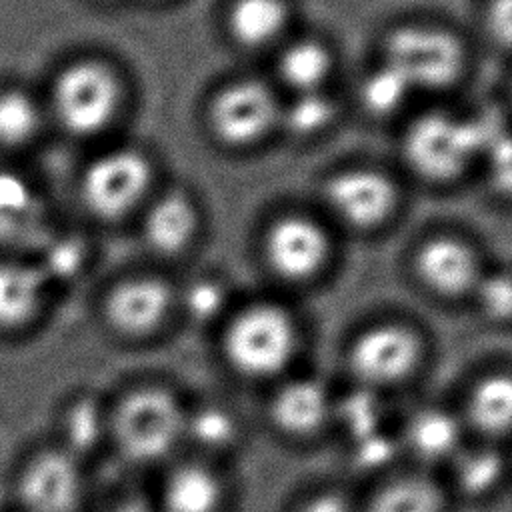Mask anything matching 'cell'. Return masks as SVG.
Wrapping results in <instances>:
<instances>
[{
  "label": "cell",
  "mask_w": 512,
  "mask_h": 512,
  "mask_svg": "<svg viewBox=\"0 0 512 512\" xmlns=\"http://www.w3.org/2000/svg\"><path fill=\"white\" fill-rule=\"evenodd\" d=\"M392 454H394V446H392L390 438L382 430H376L372 434L356 438L358 462L368 466V468L384 464Z\"/></svg>",
  "instance_id": "e575fe53"
},
{
  "label": "cell",
  "mask_w": 512,
  "mask_h": 512,
  "mask_svg": "<svg viewBox=\"0 0 512 512\" xmlns=\"http://www.w3.org/2000/svg\"><path fill=\"white\" fill-rule=\"evenodd\" d=\"M44 122L38 100L22 88H0V148L18 150L32 144Z\"/></svg>",
  "instance_id": "44dd1931"
},
{
  "label": "cell",
  "mask_w": 512,
  "mask_h": 512,
  "mask_svg": "<svg viewBox=\"0 0 512 512\" xmlns=\"http://www.w3.org/2000/svg\"><path fill=\"white\" fill-rule=\"evenodd\" d=\"M412 88L386 62L374 68L360 84V100L372 114H392L408 98Z\"/></svg>",
  "instance_id": "83f0119b"
},
{
  "label": "cell",
  "mask_w": 512,
  "mask_h": 512,
  "mask_svg": "<svg viewBox=\"0 0 512 512\" xmlns=\"http://www.w3.org/2000/svg\"><path fill=\"white\" fill-rule=\"evenodd\" d=\"M472 424L486 434L512 430V374L496 372L482 378L468 402Z\"/></svg>",
  "instance_id": "7402d4cb"
},
{
  "label": "cell",
  "mask_w": 512,
  "mask_h": 512,
  "mask_svg": "<svg viewBox=\"0 0 512 512\" xmlns=\"http://www.w3.org/2000/svg\"><path fill=\"white\" fill-rule=\"evenodd\" d=\"M334 118V102L326 92L310 90V92H294L290 102L280 108L278 120H282L288 132L298 136H308L324 126Z\"/></svg>",
  "instance_id": "4316f807"
},
{
  "label": "cell",
  "mask_w": 512,
  "mask_h": 512,
  "mask_svg": "<svg viewBox=\"0 0 512 512\" xmlns=\"http://www.w3.org/2000/svg\"><path fill=\"white\" fill-rule=\"evenodd\" d=\"M300 512H356L354 506L336 494H320L304 504Z\"/></svg>",
  "instance_id": "8d00e7d4"
},
{
  "label": "cell",
  "mask_w": 512,
  "mask_h": 512,
  "mask_svg": "<svg viewBox=\"0 0 512 512\" xmlns=\"http://www.w3.org/2000/svg\"><path fill=\"white\" fill-rule=\"evenodd\" d=\"M198 212L192 200L176 190L158 196L144 212L142 234L146 244L162 256L182 252L194 238Z\"/></svg>",
  "instance_id": "e0dca14e"
},
{
  "label": "cell",
  "mask_w": 512,
  "mask_h": 512,
  "mask_svg": "<svg viewBox=\"0 0 512 512\" xmlns=\"http://www.w3.org/2000/svg\"><path fill=\"white\" fill-rule=\"evenodd\" d=\"M280 106L266 84L238 80L224 86L210 102L208 122L228 146H248L278 122Z\"/></svg>",
  "instance_id": "52a82bcc"
},
{
  "label": "cell",
  "mask_w": 512,
  "mask_h": 512,
  "mask_svg": "<svg viewBox=\"0 0 512 512\" xmlns=\"http://www.w3.org/2000/svg\"><path fill=\"white\" fill-rule=\"evenodd\" d=\"M416 268L426 286L446 296L464 294L480 280L474 252L464 242L448 236L428 240L418 250Z\"/></svg>",
  "instance_id": "4fadbf2b"
},
{
  "label": "cell",
  "mask_w": 512,
  "mask_h": 512,
  "mask_svg": "<svg viewBox=\"0 0 512 512\" xmlns=\"http://www.w3.org/2000/svg\"><path fill=\"white\" fill-rule=\"evenodd\" d=\"M226 288L212 278H200L186 286L184 306L194 320L216 318L226 304Z\"/></svg>",
  "instance_id": "f546056e"
},
{
  "label": "cell",
  "mask_w": 512,
  "mask_h": 512,
  "mask_svg": "<svg viewBox=\"0 0 512 512\" xmlns=\"http://www.w3.org/2000/svg\"><path fill=\"white\" fill-rule=\"evenodd\" d=\"M20 502L28 512H72L82 494V476L68 450L34 456L18 482Z\"/></svg>",
  "instance_id": "8fae6325"
},
{
  "label": "cell",
  "mask_w": 512,
  "mask_h": 512,
  "mask_svg": "<svg viewBox=\"0 0 512 512\" xmlns=\"http://www.w3.org/2000/svg\"><path fill=\"white\" fill-rule=\"evenodd\" d=\"M154 178L150 158L136 148H112L96 156L80 176V200L102 222L130 216L146 200Z\"/></svg>",
  "instance_id": "277c9868"
},
{
  "label": "cell",
  "mask_w": 512,
  "mask_h": 512,
  "mask_svg": "<svg viewBox=\"0 0 512 512\" xmlns=\"http://www.w3.org/2000/svg\"><path fill=\"white\" fill-rule=\"evenodd\" d=\"M420 344L400 324H380L362 332L350 348V366L366 388H382L404 380L416 366Z\"/></svg>",
  "instance_id": "ba28073f"
},
{
  "label": "cell",
  "mask_w": 512,
  "mask_h": 512,
  "mask_svg": "<svg viewBox=\"0 0 512 512\" xmlns=\"http://www.w3.org/2000/svg\"><path fill=\"white\" fill-rule=\"evenodd\" d=\"M102 416L94 402H76L66 414V436L72 448L86 450L100 440Z\"/></svg>",
  "instance_id": "4dcf8cb0"
},
{
  "label": "cell",
  "mask_w": 512,
  "mask_h": 512,
  "mask_svg": "<svg viewBox=\"0 0 512 512\" xmlns=\"http://www.w3.org/2000/svg\"><path fill=\"white\" fill-rule=\"evenodd\" d=\"M222 498L220 478L204 464H180L162 486L164 512H218Z\"/></svg>",
  "instance_id": "ac0fdd59"
},
{
  "label": "cell",
  "mask_w": 512,
  "mask_h": 512,
  "mask_svg": "<svg viewBox=\"0 0 512 512\" xmlns=\"http://www.w3.org/2000/svg\"><path fill=\"white\" fill-rule=\"evenodd\" d=\"M478 296L482 308L492 318H512V274L510 272H496L492 276L480 278Z\"/></svg>",
  "instance_id": "1f68e13d"
},
{
  "label": "cell",
  "mask_w": 512,
  "mask_h": 512,
  "mask_svg": "<svg viewBox=\"0 0 512 512\" xmlns=\"http://www.w3.org/2000/svg\"><path fill=\"white\" fill-rule=\"evenodd\" d=\"M406 448L422 462L436 464L456 458L462 450L460 422L446 410L424 408L414 414L404 432Z\"/></svg>",
  "instance_id": "d6986e66"
},
{
  "label": "cell",
  "mask_w": 512,
  "mask_h": 512,
  "mask_svg": "<svg viewBox=\"0 0 512 512\" xmlns=\"http://www.w3.org/2000/svg\"><path fill=\"white\" fill-rule=\"evenodd\" d=\"M442 508L438 486L414 474L384 484L370 504V512H442Z\"/></svg>",
  "instance_id": "cb8c5ba5"
},
{
  "label": "cell",
  "mask_w": 512,
  "mask_h": 512,
  "mask_svg": "<svg viewBox=\"0 0 512 512\" xmlns=\"http://www.w3.org/2000/svg\"><path fill=\"white\" fill-rule=\"evenodd\" d=\"M46 244V256L44 262H40V268L44 274L50 278L54 276H64V274H74L82 260H84V250L74 238H62V240H44Z\"/></svg>",
  "instance_id": "d6a6232c"
},
{
  "label": "cell",
  "mask_w": 512,
  "mask_h": 512,
  "mask_svg": "<svg viewBox=\"0 0 512 512\" xmlns=\"http://www.w3.org/2000/svg\"><path fill=\"white\" fill-rule=\"evenodd\" d=\"M274 424L292 436H308L320 430L334 414V400L326 386L312 378L286 382L270 404Z\"/></svg>",
  "instance_id": "5bb4252c"
},
{
  "label": "cell",
  "mask_w": 512,
  "mask_h": 512,
  "mask_svg": "<svg viewBox=\"0 0 512 512\" xmlns=\"http://www.w3.org/2000/svg\"><path fill=\"white\" fill-rule=\"evenodd\" d=\"M486 24L494 40L512 50V0H490Z\"/></svg>",
  "instance_id": "d590c367"
},
{
  "label": "cell",
  "mask_w": 512,
  "mask_h": 512,
  "mask_svg": "<svg viewBox=\"0 0 512 512\" xmlns=\"http://www.w3.org/2000/svg\"><path fill=\"white\" fill-rule=\"evenodd\" d=\"M184 420L186 414L168 390L146 386L118 404L112 434L128 460L152 464L166 458L184 438Z\"/></svg>",
  "instance_id": "3957f363"
},
{
  "label": "cell",
  "mask_w": 512,
  "mask_h": 512,
  "mask_svg": "<svg viewBox=\"0 0 512 512\" xmlns=\"http://www.w3.org/2000/svg\"><path fill=\"white\" fill-rule=\"evenodd\" d=\"M384 62L412 90H438L460 76L464 50L458 38L446 30L402 26L386 38Z\"/></svg>",
  "instance_id": "5b68a950"
},
{
  "label": "cell",
  "mask_w": 512,
  "mask_h": 512,
  "mask_svg": "<svg viewBox=\"0 0 512 512\" xmlns=\"http://www.w3.org/2000/svg\"><path fill=\"white\" fill-rule=\"evenodd\" d=\"M46 208L32 184L16 172H0V242H44Z\"/></svg>",
  "instance_id": "9a60e30c"
},
{
  "label": "cell",
  "mask_w": 512,
  "mask_h": 512,
  "mask_svg": "<svg viewBox=\"0 0 512 512\" xmlns=\"http://www.w3.org/2000/svg\"><path fill=\"white\" fill-rule=\"evenodd\" d=\"M454 476L458 486L472 496L490 492L504 474V458L494 448H470L456 454Z\"/></svg>",
  "instance_id": "d4e9b609"
},
{
  "label": "cell",
  "mask_w": 512,
  "mask_h": 512,
  "mask_svg": "<svg viewBox=\"0 0 512 512\" xmlns=\"http://www.w3.org/2000/svg\"><path fill=\"white\" fill-rule=\"evenodd\" d=\"M404 156L420 176L448 180L478 156V148L468 118L430 112L414 120L406 130Z\"/></svg>",
  "instance_id": "8992f818"
},
{
  "label": "cell",
  "mask_w": 512,
  "mask_h": 512,
  "mask_svg": "<svg viewBox=\"0 0 512 512\" xmlns=\"http://www.w3.org/2000/svg\"><path fill=\"white\" fill-rule=\"evenodd\" d=\"M488 172L494 186L512 196V132L502 136L488 152H486Z\"/></svg>",
  "instance_id": "836d02e7"
},
{
  "label": "cell",
  "mask_w": 512,
  "mask_h": 512,
  "mask_svg": "<svg viewBox=\"0 0 512 512\" xmlns=\"http://www.w3.org/2000/svg\"><path fill=\"white\" fill-rule=\"evenodd\" d=\"M184 436L204 450L220 452L238 438V422L230 412L218 406H204L184 420Z\"/></svg>",
  "instance_id": "484cf974"
},
{
  "label": "cell",
  "mask_w": 512,
  "mask_h": 512,
  "mask_svg": "<svg viewBox=\"0 0 512 512\" xmlns=\"http://www.w3.org/2000/svg\"><path fill=\"white\" fill-rule=\"evenodd\" d=\"M334 414L354 438L382 430V404L372 388L364 386V390L346 396L342 402H334Z\"/></svg>",
  "instance_id": "f1b7e54d"
},
{
  "label": "cell",
  "mask_w": 512,
  "mask_h": 512,
  "mask_svg": "<svg viewBox=\"0 0 512 512\" xmlns=\"http://www.w3.org/2000/svg\"><path fill=\"white\" fill-rule=\"evenodd\" d=\"M292 316L270 302L236 314L224 334V354L232 368L250 378H268L288 366L296 350Z\"/></svg>",
  "instance_id": "7a4b0ae2"
},
{
  "label": "cell",
  "mask_w": 512,
  "mask_h": 512,
  "mask_svg": "<svg viewBox=\"0 0 512 512\" xmlns=\"http://www.w3.org/2000/svg\"><path fill=\"white\" fill-rule=\"evenodd\" d=\"M330 68V52L314 40L292 42L282 50L278 60V74L294 92L320 90Z\"/></svg>",
  "instance_id": "603a6c76"
},
{
  "label": "cell",
  "mask_w": 512,
  "mask_h": 512,
  "mask_svg": "<svg viewBox=\"0 0 512 512\" xmlns=\"http://www.w3.org/2000/svg\"><path fill=\"white\" fill-rule=\"evenodd\" d=\"M118 70L100 58H78L58 70L50 88V112L60 128L78 138L108 130L124 106Z\"/></svg>",
  "instance_id": "6da1fadb"
},
{
  "label": "cell",
  "mask_w": 512,
  "mask_h": 512,
  "mask_svg": "<svg viewBox=\"0 0 512 512\" xmlns=\"http://www.w3.org/2000/svg\"><path fill=\"white\" fill-rule=\"evenodd\" d=\"M286 22L288 8L282 0H234L228 10L230 34L250 48L274 42Z\"/></svg>",
  "instance_id": "ffe728a7"
},
{
  "label": "cell",
  "mask_w": 512,
  "mask_h": 512,
  "mask_svg": "<svg viewBox=\"0 0 512 512\" xmlns=\"http://www.w3.org/2000/svg\"><path fill=\"white\" fill-rule=\"evenodd\" d=\"M172 308V290L158 276H130L114 284L104 298L108 326L128 338L156 332Z\"/></svg>",
  "instance_id": "9c48e42d"
},
{
  "label": "cell",
  "mask_w": 512,
  "mask_h": 512,
  "mask_svg": "<svg viewBox=\"0 0 512 512\" xmlns=\"http://www.w3.org/2000/svg\"><path fill=\"white\" fill-rule=\"evenodd\" d=\"M114 512H152V510L142 502H126V504L118 506Z\"/></svg>",
  "instance_id": "74e56055"
},
{
  "label": "cell",
  "mask_w": 512,
  "mask_h": 512,
  "mask_svg": "<svg viewBox=\"0 0 512 512\" xmlns=\"http://www.w3.org/2000/svg\"><path fill=\"white\" fill-rule=\"evenodd\" d=\"M272 270L288 280L316 274L330 254V242L320 224L304 216H284L272 224L264 242Z\"/></svg>",
  "instance_id": "30bf717a"
},
{
  "label": "cell",
  "mask_w": 512,
  "mask_h": 512,
  "mask_svg": "<svg viewBox=\"0 0 512 512\" xmlns=\"http://www.w3.org/2000/svg\"><path fill=\"white\" fill-rule=\"evenodd\" d=\"M48 282L36 262L0 260V328L30 324L44 306Z\"/></svg>",
  "instance_id": "2e32d148"
},
{
  "label": "cell",
  "mask_w": 512,
  "mask_h": 512,
  "mask_svg": "<svg viewBox=\"0 0 512 512\" xmlns=\"http://www.w3.org/2000/svg\"><path fill=\"white\" fill-rule=\"evenodd\" d=\"M326 200L332 212L348 226L372 228L394 210L396 188L376 170L354 168L328 180Z\"/></svg>",
  "instance_id": "7c38bea8"
}]
</instances>
